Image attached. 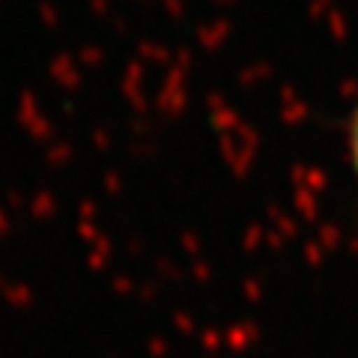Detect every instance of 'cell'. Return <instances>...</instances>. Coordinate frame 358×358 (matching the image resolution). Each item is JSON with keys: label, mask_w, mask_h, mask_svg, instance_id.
I'll return each mask as SVG.
<instances>
[{"label": "cell", "mask_w": 358, "mask_h": 358, "mask_svg": "<svg viewBox=\"0 0 358 358\" xmlns=\"http://www.w3.org/2000/svg\"><path fill=\"white\" fill-rule=\"evenodd\" d=\"M352 152H355V167H358V114H355V129H352Z\"/></svg>", "instance_id": "obj_1"}]
</instances>
